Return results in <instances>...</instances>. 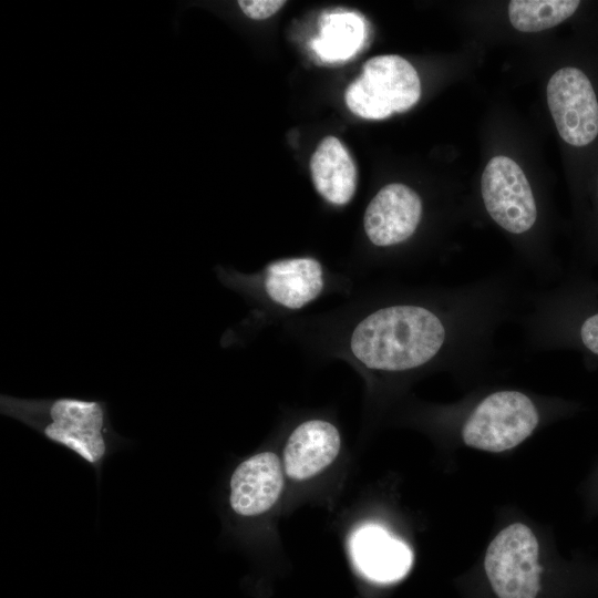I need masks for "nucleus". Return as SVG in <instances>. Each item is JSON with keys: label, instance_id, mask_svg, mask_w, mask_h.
<instances>
[{"label": "nucleus", "instance_id": "f257e3e1", "mask_svg": "<svg viewBox=\"0 0 598 598\" xmlns=\"http://www.w3.org/2000/svg\"><path fill=\"white\" fill-rule=\"evenodd\" d=\"M516 323L528 349L571 351L598 368V279L570 268L556 282L528 288Z\"/></svg>", "mask_w": 598, "mask_h": 598}, {"label": "nucleus", "instance_id": "f03ea898", "mask_svg": "<svg viewBox=\"0 0 598 598\" xmlns=\"http://www.w3.org/2000/svg\"><path fill=\"white\" fill-rule=\"evenodd\" d=\"M0 413L35 431L93 468L100 480L105 461L128 441L113 427L107 403L74 396H0Z\"/></svg>", "mask_w": 598, "mask_h": 598}, {"label": "nucleus", "instance_id": "7ed1b4c3", "mask_svg": "<svg viewBox=\"0 0 598 598\" xmlns=\"http://www.w3.org/2000/svg\"><path fill=\"white\" fill-rule=\"evenodd\" d=\"M542 420V405L533 395L513 388L495 389L467 409L460 436L470 447L499 453L524 442Z\"/></svg>", "mask_w": 598, "mask_h": 598}, {"label": "nucleus", "instance_id": "20e7f679", "mask_svg": "<svg viewBox=\"0 0 598 598\" xmlns=\"http://www.w3.org/2000/svg\"><path fill=\"white\" fill-rule=\"evenodd\" d=\"M421 82L414 66L396 54L373 56L344 92L349 110L367 120H383L416 104Z\"/></svg>", "mask_w": 598, "mask_h": 598}, {"label": "nucleus", "instance_id": "39448f33", "mask_svg": "<svg viewBox=\"0 0 598 598\" xmlns=\"http://www.w3.org/2000/svg\"><path fill=\"white\" fill-rule=\"evenodd\" d=\"M539 545L523 523L502 529L489 543L484 568L498 598H536L540 588Z\"/></svg>", "mask_w": 598, "mask_h": 598}, {"label": "nucleus", "instance_id": "423d86ee", "mask_svg": "<svg viewBox=\"0 0 598 598\" xmlns=\"http://www.w3.org/2000/svg\"><path fill=\"white\" fill-rule=\"evenodd\" d=\"M481 196L488 217L506 234L522 238L537 227V199L526 175L512 158H491L482 174Z\"/></svg>", "mask_w": 598, "mask_h": 598}, {"label": "nucleus", "instance_id": "0eeeda50", "mask_svg": "<svg viewBox=\"0 0 598 598\" xmlns=\"http://www.w3.org/2000/svg\"><path fill=\"white\" fill-rule=\"evenodd\" d=\"M547 103L559 136L586 147L598 137V96L590 78L578 66H563L547 84Z\"/></svg>", "mask_w": 598, "mask_h": 598}, {"label": "nucleus", "instance_id": "6e6552de", "mask_svg": "<svg viewBox=\"0 0 598 598\" xmlns=\"http://www.w3.org/2000/svg\"><path fill=\"white\" fill-rule=\"evenodd\" d=\"M423 213V200L413 188L402 183L388 184L365 208V235L374 246L381 248L405 244L417 231Z\"/></svg>", "mask_w": 598, "mask_h": 598}, {"label": "nucleus", "instance_id": "1a4fd4ad", "mask_svg": "<svg viewBox=\"0 0 598 598\" xmlns=\"http://www.w3.org/2000/svg\"><path fill=\"white\" fill-rule=\"evenodd\" d=\"M285 484L278 455L259 452L240 462L229 480L228 503L241 517H254L269 511L280 497Z\"/></svg>", "mask_w": 598, "mask_h": 598}, {"label": "nucleus", "instance_id": "9d476101", "mask_svg": "<svg viewBox=\"0 0 598 598\" xmlns=\"http://www.w3.org/2000/svg\"><path fill=\"white\" fill-rule=\"evenodd\" d=\"M350 551L360 573L377 582L400 580L413 561L410 548L375 524L363 525L353 533Z\"/></svg>", "mask_w": 598, "mask_h": 598}, {"label": "nucleus", "instance_id": "9b49d317", "mask_svg": "<svg viewBox=\"0 0 598 598\" xmlns=\"http://www.w3.org/2000/svg\"><path fill=\"white\" fill-rule=\"evenodd\" d=\"M341 447L338 429L324 420H309L289 435L283 448V471L295 481L308 480L333 463Z\"/></svg>", "mask_w": 598, "mask_h": 598}, {"label": "nucleus", "instance_id": "f8f14e48", "mask_svg": "<svg viewBox=\"0 0 598 598\" xmlns=\"http://www.w3.org/2000/svg\"><path fill=\"white\" fill-rule=\"evenodd\" d=\"M262 285L275 303L287 309H300L323 290V268L310 257L277 260L266 267Z\"/></svg>", "mask_w": 598, "mask_h": 598}, {"label": "nucleus", "instance_id": "ddd939ff", "mask_svg": "<svg viewBox=\"0 0 598 598\" xmlns=\"http://www.w3.org/2000/svg\"><path fill=\"white\" fill-rule=\"evenodd\" d=\"M317 192L333 205L348 204L357 188L358 172L348 148L334 136L324 137L310 159Z\"/></svg>", "mask_w": 598, "mask_h": 598}, {"label": "nucleus", "instance_id": "4468645a", "mask_svg": "<svg viewBox=\"0 0 598 598\" xmlns=\"http://www.w3.org/2000/svg\"><path fill=\"white\" fill-rule=\"evenodd\" d=\"M579 6L578 0H513L508 17L518 31L538 32L567 20Z\"/></svg>", "mask_w": 598, "mask_h": 598}, {"label": "nucleus", "instance_id": "2eb2a0df", "mask_svg": "<svg viewBox=\"0 0 598 598\" xmlns=\"http://www.w3.org/2000/svg\"><path fill=\"white\" fill-rule=\"evenodd\" d=\"M322 31L316 49L327 60L343 59L342 56L352 54L361 41L360 22L348 14L331 17Z\"/></svg>", "mask_w": 598, "mask_h": 598}, {"label": "nucleus", "instance_id": "dca6fc26", "mask_svg": "<svg viewBox=\"0 0 598 598\" xmlns=\"http://www.w3.org/2000/svg\"><path fill=\"white\" fill-rule=\"evenodd\" d=\"M598 266V179L591 207L586 216L585 233L578 262L571 268L590 271Z\"/></svg>", "mask_w": 598, "mask_h": 598}, {"label": "nucleus", "instance_id": "f3484780", "mask_svg": "<svg viewBox=\"0 0 598 598\" xmlns=\"http://www.w3.org/2000/svg\"><path fill=\"white\" fill-rule=\"evenodd\" d=\"M241 11L250 19L265 20L277 13L285 4L282 0H240Z\"/></svg>", "mask_w": 598, "mask_h": 598}]
</instances>
